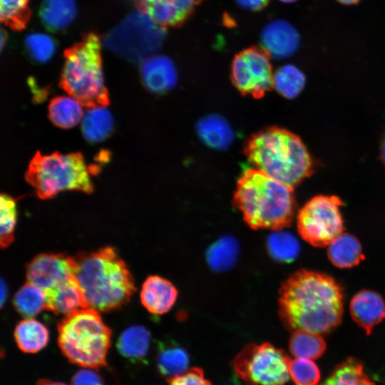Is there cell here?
Returning <instances> with one entry per match:
<instances>
[{
    "label": "cell",
    "mask_w": 385,
    "mask_h": 385,
    "mask_svg": "<svg viewBox=\"0 0 385 385\" xmlns=\"http://www.w3.org/2000/svg\"><path fill=\"white\" fill-rule=\"evenodd\" d=\"M140 76L143 85L155 93H165L173 88L178 80L173 61L164 55H154L142 62Z\"/></svg>",
    "instance_id": "9a60e30c"
},
{
    "label": "cell",
    "mask_w": 385,
    "mask_h": 385,
    "mask_svg": "<svg viewBox=\"0 0 385 385\" xmlns=\"http://www.w3.org/2000/svg\"><path fill=\"white\" fill-rule=\"evenodd\" d=\"M237 253V242L232 238L227 237L210 247L207 252V260L213 269L222 270L233 264Z\"/></svg>",
    "instance_id": "e575fe53"
},
{
    "label": "cell",
    "mask_w": 385,
    "mask_h": 385,
    "mask_svg": "<svg viewBox=\"0 0 385 385\" xmlns=\"http://www.w3.org/2000/svg\"><path fill=\"white\" fill-rule=\"evenodd\" d=\"M321 385H374L364 371L362 364L355 358H349L337 365Z\"/></svg>",
    "instance_id": "83f0119b"
},
{
    "label": "cell",
    "mask_w": 385,
    "mask_h": 385,
    "mask_svg": "<svg viewBox=\"0 0 385 385\" xmlns=\"http://www.w3.org/2000/svg\"><path fill=\"white\" fill-rule=\"evenodd\" d=\"M29 56L36 63H46L53 56L56 41L49 35L42 33L29 34L24 39Z\"/></svg>",
    "instance_id": "1f68e13d"
},
{
    "label": "cell",
    "mask_w": 385,
    "mask_h": 385,
    "mask_svg": "<svg viewBox=\"0 0 385 385\" xmlns=\"http://www.w3.org/2000/svg\"><path fill=\"white\" fill-rule=\"evenodd\" d=\"M96 170L86 164L80 152L48 155L37 152L29 162L25 178L36 195L46 200L65 190L93 192L91 175Z\"/></svg>",
    "instance_id": "52a82bcc"
},
{
    "label": "cell",
    "mask_w": 385,
    "mask_h": 385,
    "mask_svg": "<svg viewBox=\"0 0 385 385\" xmlns=\"http://www.w3.org/2000/svg\"><path fill=\"white\" fill-rule=\"evenodd\" d=\"M268 247L272 256L284 262L292 261L299 251L297 240L289 232L279 230L270 235Z\"/></svg>",
    "instance_id": "d6a6232c"
},
{
    "label": "cell",
    "mask_w": 385,
    "mask_h": 385,
    "mask_svg": "<svg viewBox=\"0 0 385 385\" xmlns=\"http://www.w3.org/2000/svg\"><path fill=\"white\" fill-rule=\"evenodd\" d=\"M29 0H0L1 21L11 29H24L31 15Z\"/></svg>",
    "instance_id": "4dcf8cb0"
},
{
    "label": "cell",
    "mask_w": 385,
    "mask_h": 385,
    "mask_svg": "<svg viewBox=\"0 0 385 385\" xmlns=\"http://www.w3.org/2000/svg\"><path fill=\"white\" fill-rule=\"evenodd\" d=\"M282 2H284V3H292V2H294V1H297L298 0H279Z\"/></svg>",
    "instance_id": "f6af8a7d"
},
{
    "label": "cell",
    "mask_w": 385,
    "mask_h": 385,
    "mask_svg": "<svg viewBox=\"0 0 385 385\" xmlns=\"http://www.w3.org/2000/svg\"><path fill=\"white\" fill-rule=\"evenodd\" d=\"M14 339L18 347L23 352L34 354L47 345L48 331L40 322L26 318L16 325Z\"/></svg>",
    "instance_id": "7402d4cb"
},
{
    "label": "cell",
    "mask_w": 385,
    "mask_h": 385,
    "mask_svg": "<svg viewBox=\"0 0 385 385\" xmlns=\"http://www.w3.org/2000/svg\"><path fill=\"white\" fill-rule=\"evenodd\" d=\"M138 10L163 27L179 26L203 0H133Z\"/></svg>",
    "instance_id": "4fadbf2b"
},
{
    "label": "cell",
    "mask_w": 385,
    "mask_h": 385,
    "mask_svg": "<svg viewBox=\"0 0 385 385\" xmlns=\"http://www.w3.org/2000/svg\"><path fill=\"white\" fill-rule=\"evenodd\" d=\"M304 83V73L292 64L279 67L274 73L273 86L287 98L297 97L302 91Z\"/></svg>",
    "instance_id": "f546056e"
},
{
    "label": "cell",
    "mask_w": 385,
    "mask_h": 385,
    "mask_svg": "<svg viewBox=\"0 0 385 385\" xmlns=\"http://www.w3.org/2000/svg\"><path fill=\"white\" fill-rule=\"evenodd\" d=\"M350 312L354 322L369 335L374 327L385 319V302L378 293L361 290L352 297Z\"/></svg>",
    "instance_id": "e0dca14e"
},
{
    "label": "cell",
    "mask_w": 385,
    "mask_h": 385,
    "mask_svg": "<svg viewBox=\"0 0 385 385\" xmlns=\"http://www.w3.org/2000/svg\"><path fill=\"white\" fill-rule=\"evenodd\" d=\"M36 385H67L63 382L53 381L48 379H41L37 381Z\"/></svg>",
    "instance_id": "ab89813d"
},
{
    "label": "cell",
    "mask_w": 385,
    "mask_h": 385,
    "mask_svg": "<svg viewBox=\"0 0 385 385\" xmlns=\"http://www.w3.org/2000/svg\"><path fill=\"white\" fill-rule=\"evenodd\" d=\"M14 304L23 317L31 318L46 309V296L40 287L27 282L14 295Z\"/></svg>",
    "instance_id": "f1b7e54d"
},
{
    "label": "cell",
    "mask_w": 385,
    "mask_h": 385,
    "mask_svg": "<svg viewBox=\"0 0 385 385\" xmlns=\"http://www.w3.org/2000/svg\"><path fill=\"white\" fill-rule=\"evenodd\" d=\"M189 357L185 350L176 345H162L156 356V367L168 381L188 370Z\"/></svg>",
    "instance_id": "484cf974"
},
{
    "label": "cell",
    "mask_w": 385,
    "mask_h": 385,
    "mask_svg": "<svg viewBox=\"0 0 385 385\" xmlns=\"http://www.w3.org/2000/svg\"><path fill=\"white\" fill-rule=\"evenodd\" d=\"M380 151H381L380 155H381V160L385 164V135L383 137L381 143Z\"/></svg>",
    "instance_id": "b9f144b4"
},
{
    "label": "cell",
    "mask_w": 385,
    "mask_h": 385,
    "mask_svg": "<svg viewBox=\"0 0 385 385\" xmlns=\"http://www.w3.org/2000/svg\"><path fill=\"white\" fill-rule=\"evenodd\" d=\"M245 154L255 169L292 188L313 172L312 159L301 138L282 128L252 135Z\"/></svg>",
    "instance_id": "277c9868"
},
{
    "label": "cell",
    "mask_w": 385,
    "mask_h": 385,
    "mask_svg": "<svg viewBox=\"0 0 385 385\" xmlns=\"http://www.w3.org/2000/svg\"><path fill=\"white\" fill-rule=\"evenodd\" d=\"M76 14L75 0H42L38 11L42 24L52 32L66 29Z\"/></svg>",
    "instance_id": "d6986e66"
},
{
    "label": "cell",
    "mask_w": 385,
    "mask_h": 385,
    "mask_svg": "<svg viewBox=\"0 0 385 385\" xmlns=\"http://www.w3.org/2000/svg\"><path fill=\"white\" fill-rule=\"evenodd\" d=\"M289 351L296 358L317 359L326 349L321 334L305 331H294L289 341Z\"/></svg>",
    "instance_id": "4316f807"
},
{
    "label": "cell",
    "mask_w": 385,
    "mask_h": 385,
    "mask_svg": "<svg viewBox=\"0 0 385 385\" xmlns=\"http://www.w3.org/2000/svg\"><path fill=\"white\" fill-rule=\"evenodd\" d=\"M113 118L104 106L93 107L83 118L81 131L86 140L97 143L108 138L113 130Z\"/></svg>",
    "instance_id": "603a6c76"
},
{
    "label": "cell",
    "mask_w": 385,
    "mask_h": 385,
    "mask_svg": "<svg viewBox=\"0 0 385 385\" xmlns=\"http://www.w3.org/2000/svg\"><path fill=\"white\" fill-rule=\"evenodd\" d=\"M242 8L252 11H259L265 9L270 0H235Z\"/></svg>",
    "instance_id": "f35d334b"
},
{
    "label": "cell",
    "mask_w": 385,
    "mask_h": 385,
    "mask_svg": "<svg viewBox=\"0 0 385 385\" xmlns=\"http://www.w3.org/2000/svg\"><path fill=\"white\" fill-rule=\"evenodd\" d=\"M343 299L342 289L334 278L302 270L281 286L279 315L292 331L327 334L342 321Z\"/></svg>",
    "instance_id": "6da1fadb"
},
{
    "label": "cell",
    "mask_w": 385,
    "mask_h": 385,
    "mask_svg": "<svg viewBox=\"0 0 385 385\" xmlns=\"http://www.w3.org/2000/svg\"><path fill=\"white\" fill-rule=\"evenodd\" d=\"M300 38L296 29L288 21L275 19L262 29L260 36L262 48L277 59L294 54L299 46Z\"/></svg>",
    "instance_id": "5bb4252c"
},
{
    "label": "cell",
    "mask_w": 385,
    "mask_h": 385,
    "mask_svg": "<svg viewBox=\"0 0 385 385\" xmlns=\"http://www.w3.org/2000/svg\"><path fill=\"white\" fill-rule=\"evenodd\" d=\"M71 385H105L101 376L92 369L84 368L76 371L71 379Z\"/></svg>",
    "instance_id": "74e56055"
},
{
    "label": "cell",
    "mask_w": 385,
    "mask_h": 385,
    "mask_svg": "<svg viewBox=\"0 0 385 385\" xmlns=\"http://www.w3.org/2000/svg\"><path fill=\"white\" fill-rule=\"evenodd\" d=\"M76 276L88 308L108 312L127 303L135 291L134 279L113 247L73 257Z\"/></svg>",
    "instance_id": "7a4b0ae2"
},
{
    "label": "cell",
    "mask_w": 385,
    "mask_h": 385,
    "mask_svg": "<svg viewBox=\"0 0 385 385\" xmlns=\"http://www.w3.org/2000/svg\"><path fill=\"white\" fill-rule=\"evenodd\" d=\"M75 277L73 257L63 254H40L26 267L27 282L40 287L44 294L58 289Z\"/></svg>",
    "instance_id": "7c38bea8"
},
{
    "label": "cell",
    "mask_w": 385,
    "mask_h": 385,
    "mask_svg": "<svg viewBox=\"0 0 385 385\" xmlns=\"http://www.w3.org/2000/svg\"><path fill=\"white\" fill-rule=\"evenodd\" d=\"M290 359L270 343L246 345L233 360L236 374L246 385H285Z\"/></svg>",
    "instance_id": "9c48e42d"
},
{
    "label": "cell",
    "mask_w": 385,
    "mask_h": 385,
    "mask_svg": "<svg viewBox=\"0 0 385 385\" xmlns=\"http://www.w3.org/2000/svg\"><path fill=\"white\" fill-rule=\"evenodd\" d=\"M230 76L240 93L262 98L273 86L274 73L270 56L256 46L239 52L232 62Z\"/></svg>",
    "instance_id": "8fae6325"
},
{
    "label": "cell",
    "mask_w": 385,
    "mask_h": 385,
    "mask_svg": "<svg viewBox=\"0 0 385 385\" xmlns=\"http://www.w3.org/2000/svg\"><path fill=\"white\" fill-rule=\"evenodd\" d=\"M178 290L168 279L158 275H150L143 282L140 300L151 314H163L174 305Z\"/></svg>",
    "instance_id": "2e32d148"
},
{
    "label": "cell",
    "mask_w": 385,
    "mask_h": 385,
    "mask_svg": "<svg viewBox=\"0 0 385 385\" xmlns=\"http://www.w3.org/2000/svg\"><path fill=\"white\" fill-rule=\"evenodd\" d=\"M344 5H352L359 3L361 0H337Z\"/></svg>",
    "instance_id": "ee69618b"
},
{
    "label": "cell",
    "mask_w": 385,
    "mask_h": 385,
    "mask_svg": "<svg viewBox=\"0 0 385 385\" xmlns=\"http://www.w3.org/2000/svg\"><path fill=\"white\" fill-rule=\"evenodd\" d=\"M327 255L330 262L339 268L352 267L364 258L360 242L347 233H342L328 245Z\"/></svg>",
    "instance_id": "44dd1931"
},
{
    "label": "cell",
    "mask_w": 385,
    "mask_h": 385,
    "mask_svg": "<svg viewBox=\"0 0 385 385\" xmlns=\"http://www.w3.org/2000/svg\"><path fill=\"white\" fill-rule=\"evenodd\" d=\"M6 32L3 29H1V49L2 50L6 41Z\"/></svg>",
    "instance_id": "7bdbcfd3"
},
{
    "label": "cell",
    "mask_w": 385,
    "mask_h": 385,
    "mask_svg": "<svg viewBox=\"0 0 385 385\" xmlns=\"http://www.w3.org/2000/svg\"><path fill=\"white\" fill-rule=\"evenodd\" d=\"M150 342L148 329L140 325L129 327L119 336L117 349L119 353L132 361L143 359L147 355Z\"/></svg>",
    "instance_id": "cb8c5ba5"
},
{
    "label": "cell",
    "mask_w": 385,
    "mask_h": 385,
    "mask_svg": "<svg viewBox=\"0 0 385 385\" xmlns=\"http://www.w3.org/2000/svg\"><path fill=\"white\" fill-rule=\"evenodd\" d=\"M98 36L90 33L66 49L60 86L84 106H106L109 95L104 83Z\"/></svg>",
    "instance_id": "8992f818"
},
{
    "label": "cell",
    "mask_w": 385,
    "mask_h": 385,
    "mask_svg": "<svg viewBox=\"0 0 385 385\" xmlns=\"http://www.w3.org/2000/svg\"><path fill=\"white\" fill-rule=\"evenodd\" d=\"M234 204L252 229L282 230L292 221L293 189L255 169L245 170L238 180Z\"/></svg>",
    "instance_id": "3957f363"
},
{
    "label": "cell",
    "mask_w": 385,
    "mask_h": 385,
    "mask_svg": "<svg viewBox=\"0 0 385 385\" xmlns=\"http://www.w3.org/2000/svg\"><path fill=\"white\" fill-rule=\"evenodd\" d=\"M1 307L3 306L4 303V301L6 298V292H7V290H6V285L5 284L4 282L3 281V279H1Z\"/></svg>",
    "instance_id": "60d3db41"
},
{
    "label": "cell",
    "mask_w": 385,
    "mask_h": 385,
    "mask_svg": "<svg viewBox=\"0 0 385 385\" xmlns=\"http://www.w3.org/2000/svg\"><path fill=\"white\" fill-rule=\"evenodd\" d=\"M289 374L297 385H317L320 371L311 359L296 358L290 361Z\"/></svg>",
    "instance_id": "d590c367"
},
{
    "label": "cell",
    "mask_w": 385,
    "mask_h": 385,
    "mask_svg": "<svg viewBox=\"0 0 385 385\" xmlns=\"http://www.w3.org/2000/svg\"><path fill=\"white\" fill-rule=\"evenodd\" d=\"M197 132L203 143L215 149L227 148L235 138L230 125L218 115H209L201 118L197 124Z\"/></svg>",
    "instance_id": "ffe728a7"
},
{
    "label": "cell",
    "mask_w": 385,
    "mask_h": 385,
    "mask_svg": "<svg viewBox=\"0 0 385 385\" xmlns=\"http://www.w3.org/2000/svg\"><path fill=\"white\" fill-rule=\"evenodd\" d=\"M0 243L2 248L9 246L14 240V231L16 223V200L8 195H1Z\"/></svg>",
    "instance_id": "836d02e7"
},
{
    "label": "cell",
    "mask_w": 385,
    "mask_h": 385,
    "mask_svg": "<svg viewBox=\"0 0 385 385\" xmlns=\"http://www.w3.org/2000/svg\"><path fill=\"white\" fill-rule=\"evenodd\" d=\"M46 308L56 314L67 315L83 308H88L76 277L63 286L45 294Z\"/></svg>",
    "instance_id": "ac0fdd59"
},
{
    "label": "cell",
    "mask_w": 385,
    "mask_h": 385,
    "mask_svg": "<svg viewBox=\"0 0 385 385\" xmlns=\"http://www.w3.org/2000/svg\"><path fill=\"white\" fill-rule=\"evenodd\" d=\"M342 202L335 195H317L299 211L297 230L301 237L314 247L328 246L344 230L339 207Z\"/></svg>",
    "instance_id": "30bf717a"
},
{
    "label": "cell",
    "mask_w": 385,
    "mask_h": 385,
    "mask_svg": "<svg viewBox=\"0 0 385 385\" xmlns=\"http://www.w3.org/2000/svg\"><path fill=\"white\" fill-rule=\"evenodd\" d=\"M58 332L59 348L70 362L89 369L107 365L111 330L98 311L83 308L65 315Z\"/></svg>",
    "instance_id": "5b68a950"
},
{
    "label": "cell",
    "mask_w": 385,
    "mask_h": 385,
    "mask_svg": "<svg viewBox=\"0 0 385 385\" xmlns=\"http://www.w3.org/2000/svg\"><path fill=\"white\" fill-rule=\"evenodd\" d=\"M169 385H212L204 376L203 371L192 367L169 380Z\"/></svg>",
    "instance_id": "8d00e7d4"
},
{
    "label": "cell",
    "mask_w": 385,
    "mask_h": 385,
    "mask_svg": "<svg viewBox=\"0 0 385 385\" xmlns=\"http://www.w3.org/2000/svg\"><path fill=\"white\" fill-rule=\"evenodd\" d=\"M48 111L51 123L64 129L74 127L83 116L81 103L70 96L53 98L48 105Z\"/></svg>",
    "instance_id": "d4e9b609"
},
{
    "label": "cell",
    "mask_w": 385,
    "mask_h": 385,
    "mask_svg": "<svg viewBox=\"0 0 385 385\" xmlns=\"http://www.w3.org/2000/svg\"><path fill=\"white\" fill-rule=\"evenodd\" d=\"M165 28L143 12L130 13L106 34L103 43L107 49L132 63H141L161 46Z\"/></svg>",
    "instance_id": "ba28073f"
}]
</instances>
